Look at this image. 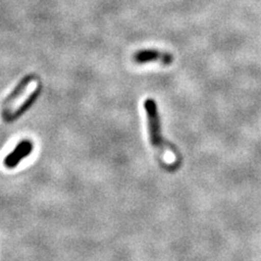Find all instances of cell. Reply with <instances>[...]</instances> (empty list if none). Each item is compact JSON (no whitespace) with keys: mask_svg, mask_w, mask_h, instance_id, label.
<instances>
[{"mask_svg":"<svg viewBox=\"0 0 261 261\" xmlns=\"http://www.w3.org/2000/svg\"><path fill=\"white\" fill-rule=\"evenodd\" d=\"M144 108L147 114V120H148L150 143L156 149H162L163 141L161 137L160 118L157 103L153 99H146L144 102Z\"/></svg>","mask_w":261,"mask_h":261,"instance_id":"cell-1","label":"cell"},{"mask_svg":"<svg viewBox=\"0 0 261 261\" xmlns=\"http://www.w3.org/2000/svg\"><path fill=\"white\" fill-rule=\"evenodd\" d=\"M40 92H42V86L38 85L37 88L35 89V91L33 92V93L27 98V99L23 101V103L20 106V107H19L18 109H16L15 111H13V112H10L9 114H8V116L5 117V120H6L7 122H13V121H15L16 119H19V118L22 116V114L25 113V112L32 107V106L35 103V101L37 100V98H38Z\"/></svg>","mask_w":261,"mask_h":261,"instance_id":"cell-5","label":"cell"},{"mask_svg":"<svg viewBox=\"0 0 261 261\" xmlns=\"http://www.w3.org/2000/svg\"><path fill=\"white\" fill-rule=\"evenodd\" d=\"M157 60L161 61L163 64H171L173 58L170 54H162L154 49H145V50L136 53L134 56V61L137 63H147Z\"/></svg>","mask_w":261,"mask_h":261,"instance_id":"cell-3","label":"cell"},{"mask_svg":"<svg viewBox=\"0 0 261 261\" xmlns=\"http://www.w3.org/2000/svg\"><path fill=\"white\" fill-rule=\"evenodd\" d=\"M34 79H35L34 74L25 75L19 82V84L14 87L13 91L9 95H8V97L4 101V111H3L4 117L8 116V114L10 113V108H11L12 103L24 93V91H25L27 87L30 85L31 82Z\"/></svg>","mask_w":261,"mask_h":261,"instance_id":"cell-4","label":"cell"},{"mask_svg":"<svg viewBox=\"0 0 261 261\" xmlns=\"http://www.w3.org/2000/svg\"><path fill=\"white\" fill-rule=\"evenodd\" d=\"M33 151V144L30 141L24 140L15 146L14 150L5 158L4 165L8 169H13L23 160L28 158Z\"/></svg>","mask_w":261,"mask_h":261,"instance_id":"cell-2","label":"cell"}]
</instances>
